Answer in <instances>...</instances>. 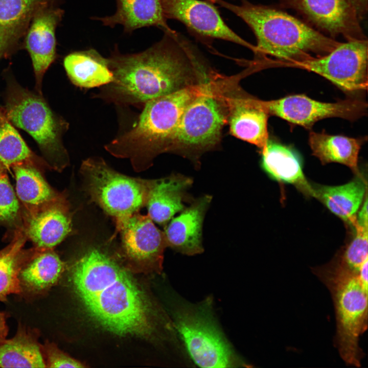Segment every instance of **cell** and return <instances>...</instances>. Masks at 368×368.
<instances>
[{"mask_svg":"<svg viewBox=\"0 0 368 368\" xmlns=\"http://www.w3.org/2000/svg\"><path fill=\"white\" fill-rule=\"evenodd\" d=\"M164 32L159 41L141 52L122 54L116 45L107 58L113 80L101 97L118 104H145L207 80L195 47L172 29Z\"/></svg>","mask_w":368,"mask_h":368,"instance_id":"cell-1","label":"cell"},{"mask_svg":"<svg viewBox=\"0 0 368 368\" xmlns=\"http://www.w3.org/2000/svg\"><path fill=\"white\" fill-rule=\"evenodd\" d=\"M83 249L71 274L74 290L87 312L115 334L151 335L154 329L151 303L129 271L98 246Z\"/></svg>","mask_w":368,"mask_h":368,"instance_id":"cell-2","label":"cell"},{"mask_svg":"<svg viewBox=\"0 0 368 368\" xmlns=\"http://www.w3.org/2000/svg\"><path fill=\"white\" fill-rule=\"evenodd\" d=\"M204 83L146 102L137 122L130 129L106 144V150L114 157L129 159L137 172L150 168L158 155L169 151L186 107Z\"/></svg>","mask_w":368,"mask_h":368,"instance_id":"cell-3","label":"cell"},{"mask_svg":"<svg viewBox=\"0 0 368 368\" xmlns=\"http://www.w3.org/2000/svg\"><path fill=\"white\" fill-rule=\"evenodd\" d=\"M241 18L257 39L254 52L288 61L291 64L327 54L340 42L285 13L242 0L240 5L213 0Z\"/></svg>","mask_w":368,"mask_h":368,"instance_id":"cell-4","label":"cell"},{"mask_svg":"<svg viewBox=\"0 0 368 368\" xmlns=\"http://www.w3.org/2000/svg\"><path fill=\"white\" fill-rule=\"evenodd\" d=\"M329 290L335 308V344L348 365L359 367L363 352L359 339L367 328V264L360 269L336 260L313 269Z\"/></svg>","mask_w":368,"mask_h":368,"instance_id":"cell-5","label":"cell"},{"mask_svg":"<svg viewBox=\"0 0 368 368\" xmlns=\"http://www.w3.org/2000/svg\"><path fill=\"white\" fill-rule=\"evenodd\" d=\"M4 113L8 121L36 141L49 168L61 172L70 164L62 142L68 124L54 114L40 96L11 80Z\"/></svg>","mask_w":368,"mask_h":368,"instance_id":"cell-6","label":"cell"},{"mask_svg":"<svg viewBox=\"0 0 368 368\" xmlns=\"http://www.w3.org/2000/svg\"><path fill=\"white\" fill-rule=\"evenodd\" d=\"M80 173L90 200L113 218L116 226L146 206L156 180L124 175L99 157L83 160Z\"/></svg>","mask_w":368,"mask_h":368,"instance_id":"cell-7","label":"cell"},{"mask_svg":"<svg viewBox=\"0 0 368 368\" xmlns=\"http://www.w3.org/2000/svg\"><path fill=\"white\" fill-rule=\"evenodd\" d=\"M206 81L199 94L186 107L169 152H178L193 160L212 149L220 139L228 118L227 97Z\"/></svg>","mask_w":368,"mask_h":368,"instance_id":"cell-8","label":"cell"},{"mask_svg":"<svg viewBox=\"0 0 368 368\" xmlns=\"http://www.w3.org/2000/svg\"><path fill=\"white\" fill-rule=\"evenodd\" d=\"M207 308L182 305L174 312L175 327L194 362L202 367L241 364Z\"/></svg>","mask_w":368,"mask_h":368,"instance_id":"cell-9","label":"cell"},{"mask_svg":"<svg viewBox=\"0 0 368 368\" xmlns=\"http://www.w3.org/2000/svg\"><path fill=\"white\" fill-rule=\"evenodd\" d=\"M315 73L348 92L367 87V40L340 42L324 55L311 57L291 64Z\"/></svg>","mask_w":368,"mask_h":368,"instance_id":"cell-10","label":"cell"},{"mask_svg":"<svg viewBox=\"0 0 368 368\" xmlns=\"http://www.w3.org/2000/svg\"><path fill=\"white\" fill-rule=\"evenodd\" d=\"M116 228L115 234L120 233L122 255L128 265L140 271H161L167 241L148 214L135 213Z\"/></svg>","mask_w":368,"mask_h":368,"instance_id":"cell-11","label":"cell"},{"mask_svg":"<svg viewBox=\"0 0 368 368\" xmlns=\"http://www.w3.org/2000/svg\"><path fill=\"white\" fill-rule=\"evenodd\" d=\"M261 103L268 114L306 128H310L317 121L328 118L355 120L364 115L367 110V104L360 99L351 98L335 103H327L304 95H290L266 101L261 100Z\"/></svg>","mask_w":368,"mask_h":368,"instance_id":"cell-12","label":"cell"},{"mask_svg":"<svg viewBox=\"0 0 368 368\" xmlns=\"http://www.w3.org/2000/svg\"><path fill=\"white\" fill-rule=\"evenodd\" d=\"M160 3L167 19L180 21L197 37L231 41L254 51L255 47L228 27L212 4L201 0H160Z\"/></svg>","mask_w":368,"mask_h":368,"instance_id":"cell-13","label":"cell"},{"mask_svg":"<svg viewBox=\"0 0 368 368\" xmlns=\"http://www.w3.org/2000/svg\"><path fill=\"white\" fill-rule=\"evenodd\" d=\"M318 28L347 41L366 39L358 18L348 0H280Z\"/></svg>","mask_w":368,"mask_h":368,"instance_id":"cell-14","label":"cell"},{"mask_svg":"<svg viewBox=\"0 0 368 368\" xmlns=\"http://www.w3.org/2000/svg\"><path fill=\"white\" fill-rule=\"evenodd\" d=\"M22 229L40 249H53L72 231V215L66 195L31 212L22 211Z\"/></svg>","mask_w":368,"mask_h":368,"instance_id":"cell-15","label":"cell"},{"mask_svg":"<svg viewBox=\"0 0 368 368\" xmlns=\"http://www.w3.org/2000/svg\"><path fill=\"white\" fill-rule=\"evenodd\" d=\"M212 199V196L208 194L199 197L178 216L171 219L164 232L167 246L188 256L203 252V222Z\"/></svg>","mask_w":368,"mask_h":368,"instance_id":"cell-16","label":"cell"},{"mask_svg":"<svg viewBox=\"0 0 368 368\" xmlns=\"http://www.w3.org/2000/svg\"><path fill=\"white\" fill-rule=\"evenodd\" d=\"M228 121L231 133L262 149L269 137L268 113L261 100L247 97H227Z\"/></svg>","mask_w":368,"mask_h":368,"instance_id":"cell-17","label":"cell"},{"mask_svg":"<svg viewBox=\"0 0 368 368\" xmlns=\"http://www.w3.org/2000/svg\"><path fill=\"white\" fill-rule=\"evenodd\" d=\"M192 183L191 177L180 174L156 179L146 205L151 219L165 227L185 208L187 191Z\"/></svg>","mask_w":368,"mask_h":368,"instance_id":"cell-18","label":"cell"},{"mask_svg":"<svg viewBox=\"0 0 368 368\" xmlns=\"http://www.w3.org/2000/svg\"><path fill=\"white\" fill-rule=\"evenodd\" d=\"M117 10L112 15L93 17L104 26L111 28L119 25L124 32L131 33L143 27L155 26L163 31L171 29L167 23L160 0H116Z\"/></svg>","mask_w":368,"mask_h":368,"instance_id":"cell-19","label":"cell"},{"mask_svg":"<svg viewBox=\"0 0 368 368\" xmlns=\"http://www.w3.org/2000/svg\"><path fill=\"white\" fill-rule=\"evenodd\" d=\"M60 16L59 11L38 16L34 20L27 35V48L32 59L36 87L39 93L44 74L55 59V31Z\"/></svg>","mask_w":368,"mask_h":368,"instance_id":"cell-20","label":"cell"},{"mask_svg":"<svg viewBox=\"0 0 368 368\" xmlns=\"http://www.w3.org/2000/svg\"><path fill=\"white\" fill-rule=\"evenodd\" d=\"M261 151L262 167L271 177L298 186L311 195L312 186L307 182L301 160L293 149L268 139Z\"/></svg>","mask_w":368,"mask_h":368,"instance_id":"cell-21","label":"cell"},{"mask_svg":"<svg viewBox=\"0 0 368 368\" xmlns=\"http://www.w3.org/2000/svg\"><path fill=\"white\" fill-rule=\"evenodd\" d=\"M63 65L71 81L78 87L104 86L113 80L107 58L93 49L69 54L64 59Z\"/></svg>","mask_w":368,"mask_h":368,"instance_id":"cell-22","label":"cell"},{"mask_svg":"<svg viewBox=\"0 0 368 368\" xmlns=\"http://www.w3.org/2000/svg\"><path fill=\"white\" fill-rule=\"evenodd\" d=\"M366 188L364 180L359 176L340 186L312 187L311 195L317 198L332 213L352 225L367 194Z\"/></svg>","mask_w":368,"mask_h":368,"instance_id":"cell-23","label":"cell"},{"mask_svg":"<svg viewBox=\"0 0 368 368\" xmlns=\"http://www.w3.org/2000/svg\"><path fill=\"white\" fill-rule=\"evenodd\" d=\"M16 180V196L22 204V210L31 212L56 201L66 195L58 192L44 178L37 166L20 163L12 167Z\"/></svg>","mask_w":368,"mask_h":368,"instance_id":"cell-24","label":"cell"},{"mask_svg":"<svg viewBox=\"0 0 368 368\" xmlns=\"http://www.w3.org/2000/svg\"><path fill=\"white\" fill-rule=\"evenodd\" d=\"M36 248L23 265L19 275L21 287L35 293L48 290L54 285L65 266L53 249Z\"/></svg>","mask_w":368,"mask_h":368,"instance_id":"cell-25","label":"cell"},{"mask_svg":"<svg viewBox=\"0 0 368 368\" xmlns=\"http://www.w3.org/2000/svg\"><path fill=\"white\" fill-rule=\"evenodd\" d=\"M364 140L312 131L309 134V144L313 154L323 164L338 163L357 173L358 155Z\"/></svg>","mask_w":368,"mask_h":368,"instance_id":"cell-26","label":"cell"},{"mask_svg":"<svg viewBox=\"0 0 368 368\" xmlns=\"http://www.w3.org/2000/svg\"><path fill=\"white\" fill-rule=\"evenodd\" d=\"M14 233L10 243L0 250V301H5L10 294L21 292L20 271L37 248H24L27 238L22 228Z\"/></svg>","mask_w":368,"mask_h":368,"instance_id":"cell-27","label":"cell"},{"mask_svg":"<svg viewBox=\"0 0 368 368\" xmlns=\"http://www.w3.org/2000/svg\"><path fill=\"white\" fill-rule=\"evenodd\" d=\"M1 367H46L42 351L37 339L25 329L0 342Z\"/></svg>","mask_w":368,"mask_h":368,"instance_id":"cell-28","label":"cell"},{"mask_svg":"<svg viewBox=\"0 0 368 368\" xmlns=\"http://www.w3.org/2000/svg\"><path fill=\"white\" fill-rule=\"evenodd\" d=\"M20 163L49 168L32 152L5 113L0 111V166L8 170Z\"/></svg>","mask_w":368,"mask_h":368,"instance_id":"cell-29","label":"cell"},{"mask_svg":"<svg viewBox=\"0 0 368 368\" xmlns=\"http://www.w3.org/2000/svg\"><path fill=\"white\" fill-rule=\"evenodd\" d=\"M7 169L0 166V225L14 229L22 228V210L10 182Z\"/></svg>","mask_w":368,"mask_h":368,"instance_id":"cell-30","label":"cell"},{"mask_svg":"<svg viewBox=\"0 0 368 368\" xmlns=\"http://www.w3.org/2000/svg\"><path fill=\"white\" fill-rule=\"evenodd\" d=\"M35 0H0V27L14 28L28 13Z\"/></svg>","mask_w":368,"mask_h":368,"instance_id":"cell-31","label":"cell"},{"mask_svg":"<svg viewBox=\"0 0 368 368\" xmlns=\"http://www.w3.org/2000/svg\"><path fill=\"white\" fill-rule=\"evenodd\" d=\"M42 351L45 354L46 367H84L81 362L61 351L53 343H45Z\"/></svg>","mask_w":368,"mask_h":368,"instance_id":"cell-32","label":"cell"},{"mask_svg":"<svg viewBox=\"0 0 368 368\" xmlns=\"http://www.w3.org/2000/svg\"><path fill=\"white\" fill-rule=\"evenodd\" d=\"M14 29L0 27V58L8 47L14 32Z\"/></svg>","mask_w":368,"mask_h":368,"instance_id":"cell-33","label":"cell"},{"mask_svg":"<svg viewBox=\"0 0 368 368\" xmlns=\"http://www.w3.org/2000/svg\"><path fill=\"white\" fill-rule=\"evenodd\" d=\"M359 19H364L367 12L368 0H348Z\"/></svg>","mask_w":368,"mask_h":368,"instance_id":"cell-34","label":"cell"},{"mask_svg":"<svg viewBox=\"0 0 368 368\" xmlns=\"http://www.w3.org/2000/svg\"><path fill=\"white\" fill-rule=\"evenodd\" d=\"M8 332V328L6 324L5 314L0 312V339H6Z\"/></svg>","mask_w":368,"mask_h":368,"instance_id":"cell-35","label":"cell"},{"mask_svg":"<svg viewBox=\"0 0 368 368\" xmlns=\"http://www.w3.org/2000/svg\"><path fill=\"white\" fill-rule=\"evenodd\" d=\"M5 339H0V342H2V341H4Z\"/></svg>","mask_w":368,"mask_h":368,"instance_id":"cell-36","label":"cell"}]
</instances>
